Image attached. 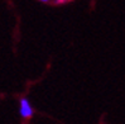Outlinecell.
<instances>
[{"mask_svg": "<svg viewBox=\"0 0 125 124\" xmlns=\"http://www.w3.org/2000/svg\"><path fill=\"white\" fill-rule=\"evenodd\" d=\"M70 1H72V0H54L53 4H56V5H62V4H66V3H70Z\"/></svg>", "mask_w": 125, "mask_h": 124, "instance_id": "cell-2", "label": "cell"}, {"mask_svg": "<svg viewBox=\"0 0 125 124\" xmlns=\"http://www.w3.org/2000/svg\"><path fill=\"white\" fill-rule=\"evenodd\" d=\"M19 114L24 120L32 119L34 116V109L31 104V101L27 96H20L19 98Z\"/></svg>", "mask_w": 125, "mask_h": 124, "instance_id": "cell-1", "label": "cell"}, {"mask_svg": "<svg viewBox=\"0 0 125 124\" xmlns=\"http://www.w3.org/2000/svg\"><path fill=\"white\" fill-rule=\"evenodd\" d=\"M38 1H41V3H44V4H47V3H49L51 0H38Z\"/></svg>", "mask_w": 125, "mask_h": 124, "instance_id": "cell-3", "label": "cell"}]
</instances>
